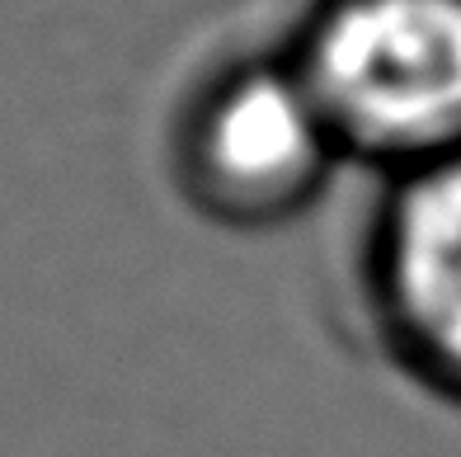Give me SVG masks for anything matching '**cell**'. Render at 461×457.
Here are the masks:
<instances>
[{"mask_svg": "<svg viewBox=\"0 0 461 457\" xmlns=\"http://www.w3.org/2000/svg\"><path fill=\"white\" fill-rule=\"evenodd\" d=\"M292 67L339 151L401 175L461 151V0H321Z\"/></svg>", "mask_w": 461, "mask_h": 457, "instance_id": "obj_1", "label": "cell"}, {"mask_svg": "<svg viewBox=\"0 0 461 457\" xmlns=\"http://www.w3.org/2000/svg\"><path fill=\"white\" fill-rule=\"evenodd\" d=\"M334 156L339 142L292 57L226 67L179 123V175L207 213L226 222L297 213Z\"/></svg>", "mask_w": 461, "mask_h": 457, "instance_id": "obj_2", "label": "cell"}, {"mask_svg": "<svg viewBox=\"0 0 461 457\" xmlns=\"http://www.w3.org/2000/svg\"><path fill=\"white\" fill-rule=\"evenodd\" d=\"M372 279L410 363L461 391V151L395 179L376 222Z\"/></svg>", "mask_w": 461, "mask_h": 457, "instance_id": "obj_3", "label": "cell"}]
</instances>
